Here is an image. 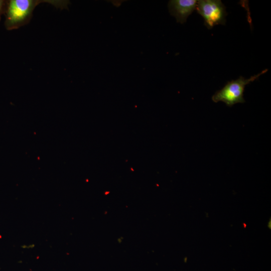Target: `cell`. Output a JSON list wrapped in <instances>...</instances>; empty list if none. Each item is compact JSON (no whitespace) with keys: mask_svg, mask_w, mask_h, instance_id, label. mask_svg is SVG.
<instances>
[{"mask_svg":"<svg viewBox=\"0 0 271 271\" xmlns=\"http://www.w3.org/2000/svg\"><path fill=\"white\" fill-rule=\"evenodd\" d=\"M46 3L61 9L67 8L68 1L63 0H8L5 13V26L13 30L28 24L35 8L40 4Z\"/></svg>","mask_w":271,"mask_h":271,"instance_id":"cell-1","label":"cell"},{"mask_svg":"<svg viewBox=\"0 0 271 271\" xmlns=\"http://www.w3.org/2000/svg\"><path fill=\"white\" fill-rule=\"evenodd\" d=\"M196 10L203 18L204 25L208 29L215 25L225 24L227 13L220 0L197 1Z\"/></svg>","mask_w":271,"mask_h":271,"instance_id":"cell-3","label":"cell"},{"mask_svg":"<svg viewBox=\"0 0 271 271\" xmlns=\"http://www.w3.org/2000/svg\"><path fill=\"white\" fill-rule=\"evenodd\" d=\"M7 1L6 0H0V21L2 16L4 15L6 12Z\"/></svg>","mask_w":271,"mask_h":271,"instance_id":"cell-5","label":"cell"},{"mask_svg":"<svg viewBox=\"0 0 271 271\" xmlns=\"http://www.w3.org/2000/svg\"><path fill=\"white\" fill-rule=\"evenodd\" d=\"M267 71V69H265L249 78L240 76L236 80L227 82L221 89L216 91L212 96V101L215 103L222 101L229 107H231L237 103L245 102L243 92L245 86L257 79L260 76Z\"/></svg>","mask_w":271,"mask_h":271,"instance_id":"cell-2","label":"cell"},{"mask_svg":"<svg viewBox=\"0 0 271 271\" xmlns=\"http://www.w3.org/2000/svg\"><path fill=\"white\" fill-rule=\"evenodd\" d=\"M196 0H171L168 3L169 11L177 22L183 24L196 9Z\"/></svg>","mask_w":271,"mask_h":271,"instance_id":"cell-4","label":"cell"}]
</instances>
